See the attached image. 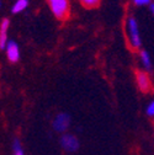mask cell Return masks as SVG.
Here are the masks:
<instances>
[{
    "label": "cell",
    "instance_id": "cell-3",
    "mask_svg": "<svg viewBox=\"0 0 154 155\" xmlns=\"http://www.w3.org/2000/svg\"><path fill=\"white\" fill-rule=\"evenodd\" d=\"M59 145L65 153H76L80 148V142L76 135L72 133H64L61 134Z\"/></svg>",
    "mask_w": 154,
    "mask_h": 155
},
{
    "label": "cell",
    "instance_id": "cell-13",
    "mask_svg": "<svg viewBox=\"0 0 154 155\" xmlns=\"http://www.w3.org/2000/svg\"><path fill=\"white\" fill-rule=\"evenodd\" d=\"M146 113H147L148 117H153V118H154V101H152V102L147 106Z\"/></svg>",
    "mask_w": 154,
    "mask_h": 155
},
{
    "label": "cell",
    "instance_id": "cell-11",
    "mask_svg": "<svg viewBox=\"0 0 154 155\" xmlns=\"http://www.w3.org/2000/svg\"><path fill=\"white\" fill-rule=\"evenodd\" d=\"M101 0H80V4L86 9H96L99 8Z\"/></svg>",
    "mask_w": 154,
    "mask_h": 155
},
{
    "label": "cell",
    "instance_id": "cell-4",
    "mask_svg": "<svg viewBox=\"0 0 154 155\" xmlns=\"http://www.w3.org/2000/svg\"><path fill=\"white\" fill-rule=\"evenodd\" d=\"M70 116L67 112H59L58 114L54 116V118L52 121V128L57 132V133H61L64 134L67 133L68 128L70 127Z\"/></svg>",
    "mask_w": 154,
    "mask_h": 155
},
{
    "label": "cell",
    "instance_id": "cell-10",
    "mask_svg": "<svg viewBox=\"0 0 154 155\" xmlns=\"http://www.w3.org/2000/svg\"><path fill=\"white\" fill-rule=\"evenodd\" d=\"M12 155H25L22 144L20 139H17V138H15L12 142Z\"/></svg>",
    "mask_w": 154,
    "mask_h": 155
},
{
    "label": "cell",
    "instance_id": "cell-1",
    "mask_svg": "<svg viewBox=\"0 0 154 155\" xmlns=\"http://www.w3.org/2000/svg\"><path fill=\"white\" fill-rule=\"evenodd\" d=\"M48 6L53 15L61 21H65L70 15L69 0H47Z\"/></svg>",
    "mask_w": 154,
    "mask_h": 155
},
{
    "label": "cell",
    "instance_id": "cell-7",
    "mask_svg": "<svg viewBox=\"0 0 154 155\" xmlns=\"http://www.w3.org/2000/svg\"><path fill=\"white\" fill-rule=\"evenodd\" d=\"M10 26V20L9 18H4L0 25V49H4L8 45V30Z\"/></svg>",
    "mask_w": 154,
    "mask_h": 155
},
{
    "label": "cell",
    "instance_id": "cell-2",
    "mask_svg": "<svg viewBox=\"0 0 154 155\" xmlns=\"http://www.w3.org/2000/svg\"><path fill=\"white\" fill-rule=\"evenodd\" d=\"M127 32H128V40L131 47L133 49H139L142 46V41L138 31V24L133 16H129L127 20Z\"/></svg>",
    "mask_w": 154,
    "mask_h": 155
},
{
    "label": "cell",
    "instance_id": "cell-6",
    "mask_svg": "<svg viewBox=\"0 0 154 155\" xmlns=\"http://www.w3.org/2000/svg\"><path fill=\"white\" fill-rule=\"evenodd\" d=\"M5 51H6L8 59L11 63L18 62V59H20V49H18V46L15 41H9L5 47Z\"/></svg>",
    "mask_w": 154,
    "mask_h": 155
},
{
    "label": "cell",
    "instance_id": "cell-14",
    "mask_svg": "<svg viewBox=\"0 0 154 155\" xmlns=\"http://www.w3.org/2000/svg\"><path fill=\"white\" fill-rule=\"evenodd\" d=\"M149 9H150V11H152V14L154 15V2H153V3H152V4L149 5Z\"/></svg>",
    "mask_w": 154,
    "mask_h": 155
},
{
    "label": "cell",
    "instance_id": "cell-5",
    "mask_svg": "<svg viewBox=\"0 0 154 155\" xmlns=\"http://www.w3.org/2000/svg\"><path fill=\"white\" fill-rule=\"evenodd\" d=\"M136 80H137V85H138V89L147 94L152 90V83H150V78L147 73L142 71V70H137L136 71Z\"/></svg>",
    "mask_w": 154,
    "mask_h": 155
},
{
    "label": "cell",
    "instance_id": "cell-15",
    "mask_svg": "<svg viewBox=\"0 0 154 155\" xmlns=\"http://www.w3.org/2000/svg\"><path fill=\"white\" fill-rule=\"evenodd\" d=\"M0 8H2V3H0Z\"/></svg>",
    "mask_w": 154,
    "mask_h": 155
},
{
    "label": "cell",
    "instance_id": "cell-12",
    "mask_svg": "<svg viewBox=\"0 0 154 155\" xmlns=\"http://www.w3.org/2000/svg\"><path fill=\"white\" fill-rule=\"evenodd\" d=\"M136 6H143V5H150L154 0H132Z\"/></svg>",
    "mask_w": 154,
    "mask_h": 155
},
{
    "label": "cell",
    "instance_id": "cell-8",
    "mask_svg": "<svg viewBox=\"0 0 154 155\" xmlns=\"http://www.w3.org/2000/svg\"><path fill=\"white\" fill-rule=\"evenodd\" d=\"M27 6H28V0H16V3L11 8V12L12 14H18V12L24 11Z\"/></svg>",
    "mask_w": 154,
    "mask_h": 155
},
{
    "label": "cell",
    "instance_id": "cell-9",
    "mask_svg": "<svg viewBox=\"0 0 154 155\" xmlns=\"http://www.w3.org/2000/svg\"><path fill=\"white\" fill-rule=\"evenodd\" d=\"M139 57H141V61H142V64L146 69H152V61H150V57L148 54L147 51H141L139 52Z\"/></svg>",
    "mask_w": 154,
    "mask_h": 155
}]
</instances>
